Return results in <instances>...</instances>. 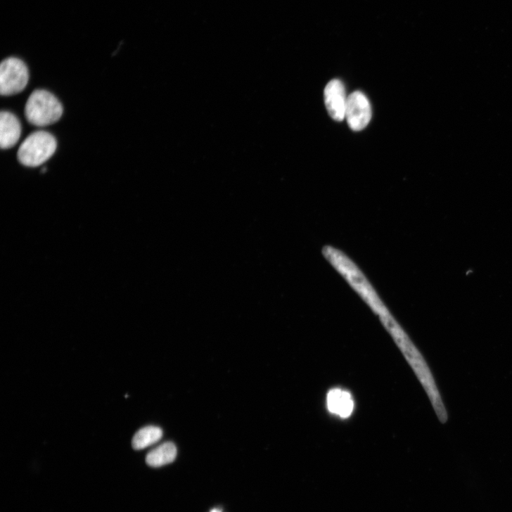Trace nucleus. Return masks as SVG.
<instances>
[{
    "instance_id": "nucleus-11",
    "label": "nucleus",
    "mask_w": 512,
    "mask_h": 512,
    "mask_svg": "<svg viewBox=\"0 0 512 512\" xmlns=\"http://www.w3.org/2000/svg\"><path fill=\"white\" fill-rule=\"evenodd\" d=\"M162 435L163 432L159 427L146 426L143 428L135 434L132 441L133 447L136 450L145 449L160 440Z\"/></svg>"
},
{
    "instance_id": "nucleus-2",
    "label": "nucleus",
    "mask_w": 512,
    "mask_h": 512,
    "mask_svg": "<svg viewBox=\"0 0 512 512\" xmlns=\"http://www.w3.org/2000/svg\"><path fill=\"white\" fill-rule=\"evenodd\" d=\"M387 330L390 332L421 383L439 421H446L447 419V411L433 375L423 356L397 321L391 324Z\"/></svg>"
},
{
    "instance_id": "nucleus-12",
    "label": "nucleus",
    "mask_w": 512,
    "mask_h": 512,
    "mask_svg": "<svg viewBox=\"0 0 512 512\" xmlns=\"http://www.w3.org/2000/svg\"><path fill=\"white\" fill-rule=\"evenodd\" d=\"M210 512H223L221 509L215 508H213Z\"/></svg>"
},
{
    "instance_id": "nucleus-5",
    "label": "nucleus",
    "mask_w": 512,
    "mask_h": 512,
    "mask_svg": "<svg viewBox=\"0 0 512 512\" xmlns=\"http://www.w3.org/2000/svg\"><path fill=\"white\" fill-rule=\"evenodd\" d=\"M29 77L28 69L21 59L6 58L0 67V93L3 96L20 93L26 88Z\"/></svg>"
},
{
    "instance_id": "nucleus-6",
    "label": "nucleus",
    "mask_w": 512,
    "mask_h": 512,
    "mask_svg": "<svg viewBox=\"0 0 512 512\" xmlns=\"http://www.w3.org/2000/svg\"><path fill=\"white\" fill-rule=\"evenodd\" d=\"M345 118L354 132L362 131L368 125L371 118V108L363 93L356 91L348 96Z\"/></svg>"
},
{
    "instance_id": "nucleus-9",
    "label": "nucleus",
    "mask_w": 512,
    "mask_h": 512,
    "mask_svg": "<svg viewBox=\"0 0 512 512\" xmlns=\"http://www.w3.org/2000/svg\"><path fill=\"white\" fill-rule=\"evenodd\" d=\"M328 407L331 413L347 418L353 412L354 402L349 392L335 389L331 390L328 395Z\"/></svg>"
},
{
    "instance_id": "nucleus-4",
    "label": "nucleus",
    "mask_w": 512,
    "mask_h": 512,
    "mask_svg": "<svg viewBox=\"0 0 512 512\" xmlns=\"http://www.w3.org/2000/svg\"><path fill=\"white\" fill-rule=\"evenodd\" d=\"M55 138L45 132H38L28 136L20 146L18 158L25 166L35 167L46 162L56 152Z\"/></svg>"
},
{
    "instance_id": "nucleus-8",
    "label": "nucleus",
    "mask_w": 512,
    "mask_h": 512,
    "mask_svg": "<svg viewBox=\"0 0 512 512\" xmlns=\"http://www.w3.org/2000/svg\"><path fill=\"white\" fill-rule=\"evenodd\" d=\"M21 124L13 113L3 111L0 114V146L4 150L14 147L20 139Z\"/></svg>"
},
{
    "instance_id": "nucleus-3",
    "label": "nucleus",
    "mask_w": 512,
    "mask_h": 512,
    "mask_svg": "<svg viewBox=\"0 0 512 512\" xmlns=\"http://www.w3.org/2000/svg\"><path fill=\"white\" fill-rule=\"evenodd\" d=\"M63 114L60 101L51 93L44 90L34 91L25 106V115L31 124L46 126L57 122Z\"/></svg>"
},
{
    "instance_id": "nucleus-1",
    "label": "nucleus",
    "mask_w": 512,
    "mask_h": 512,
    "mask_svg": "<svg viewBox=\"0 0 512 512\" xmlns=\"http://www.w3.org/2000/svg\"><path fill=\"white\" fill-rule=\"evenodd\" d=\"M323 254L379 319L391 314L364 273L344 252L332 245H326Z\"/></svg>"
},
{
    "instance_id": "nucleus-10",
    "label": "nucleus",
    "mask_w": 512,
    "mask_h": 512,
    "mask_svg": "<svg viewBox=\"0 0 512 512\" xmlns=\"http://www.w3.org/2000/svg\"><path fill=\"white\" fill-rule=\"evenodd\" d=\"M177 454L175 444L171 442H167L155 448L147 455L146 463L151 467H162L174 462Z\"/></svg>"
},
{
    "instance_id": "nucleus-7",
    "label": "nucleus",
    "mask_w": 512,
    "mask_h": 512,
    "mask_svg": "<svg viewBox=\"0 0 512 512\" xmlns=\"http://www.w3.org/2000/svg\"><path fill=\"white\" fill-rule=\"evenodd\" d=\"M345 86L338 79L328 83L325 89V101L330 115L337 121L345 118L347 102Z\"/></svg>"
}]
</instances>
